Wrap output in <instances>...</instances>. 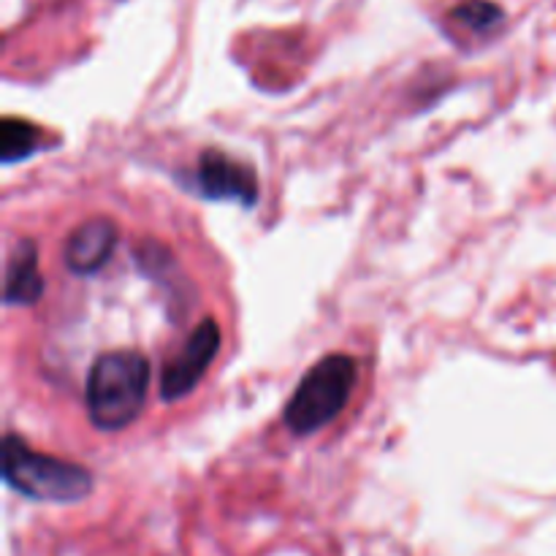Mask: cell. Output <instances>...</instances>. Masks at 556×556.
Masks as SVG:
<instances>
[{"mask_svg":"<svg viewBox=\"0 0 556 556\" xmlns=\"http://www.w3.org/2000/svg\"><path fill=\"white\" fill-rule=\"evenodd\" d=\"M150 391V362L139 351H109L92 362L85 405L101 432H119L141 416Z\"/></svg>","mask_w":556,"mask_h":556,"instance_id":"1","label":"cell"},{"mask_svg":"<svg viewBox=\"0 0 556 556\" xmlns=\"http://www.w3.org/2000/svg\"><path fill=\"white\" fill-rule=\"evenodd\" d=\"M358 383V362L348 353H329L320 358L288 400L282 421L299 438L320 432L329 427L351 402Z\"/></svg>","mask_w":556,"mask_h":556,"instance_id":"2","label":"cell"},{"mask_svg":"<svg viewBox=\"0 0 556 556\" xmlns=\"http://www.w3.org/2000/svg\"><path fill=\"white\" fill-rule=\"evenodd\" d=\"M3 478L22 497L38 503H79L92 492V472L76 462L38 454L16 434L3 440Z\"/></svg>","mask_w":556,"mask_h":556,"instance_id":"3","label":"cell"},{"mask_svg":"<svg viewBox=\"0 0 556 556\" xmlns=\"http://www.w3.org/2000/svg\"><path fill=\"white\" fill-rule=\"evenodd\" d=\"M220 326L215 318H204L190 337L185 340L182 351L168 358L161 375V396L163 402H179L193 394L195 386L204 380L206 369L220 353Z\"/></svg>","mask_w":556,"mask_h":556,"instance_id":"4","label":"cell"},{"mask_svg":"<svg viewBox=\"0 0 556 556\" xmlns=\"http://www.w3.org/2000/svg\"><path fill=\"white\" fill-rule=\"evenodd\" d=\"M190 188L210 201H233L242 206H255L261 193L253 168L220 150L201 152Z\"/></svg>","mask_w":556,"mask_h":556,"instance_id":"5","label":"cell"},{"mask_svg":"<svg viewBox=\"0 0 556 556\" xmlns=\"http://www.w3.org/2000/svg\"><path fill=\"white\" fill-rule=\"evenodd\" d=\"M117 242L119 228L112 217H87L65 237L63 264L68 266V271L79 277L96 275V271H101L112 261Z\"/></svg>","mask_w":556,"mask_h":556,"instance_id":"6","label":"cell"},{"mask_svg":"<svg viewBox=\"0 0 556 556\" xmlns=\"http://www.w3.org/2000/svg\"><path fill=\"white\" fill-rule=\"evenodd\" d=\"M43 277L38 271V248L33 239H20L5 264L3 302L9 307H30L41 299Z\"/></svg>","mask_w":556,"mask_h":556,"instance_id":"7","label":"cell"},{"mask_svg":"<svg viewBox=\"0 0 556 556\" xmlns=\"http://www.w3.org/2000/svg\"><path fill=\"white\" fill-rule=\"evenodd\" d=\"M43 144V130L38 125L27 123L20 117H5L0 125V157L5 166L20 163L30 157L33 152L41 150Z\"/></svg>","mask_w":556,"mask_h":556,"instance_id":"8","label":"cell"},{"mask_svg":"<svg viewBox=\"0 0 556 556\" xmlns=\"http://www.w3.org/2000/svg\"><path fill=\"white\" fill-rule=\"evenodd\" d=\"M456 25L467 27L470 33H489L503 22V9L489 0H465L451 11Z\"/></svg>","mask_w":556,"mask_h":556,"instance_id":"9","label":"cell"}]
</instances>
